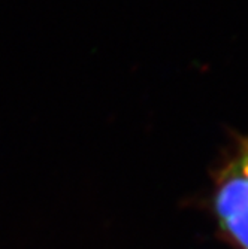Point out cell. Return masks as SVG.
Listing matches in <instances>:
<instances>
[{
    "label": "cell",
    "mask_w": 248,
    "mask_h": 249,
    "mask_svg": "<svg viewBox=\"0 0 248 249\" xmlns=\"http://www.w3.org/2000/svg\"><path fill=\"white\" fill-rule=\"evenodd\" d=\"M215 211L224 231L248 249V138L241 139L236 154L221 172Z\"/></svg>",
    "instance_id": "1"
}]
</instances>
